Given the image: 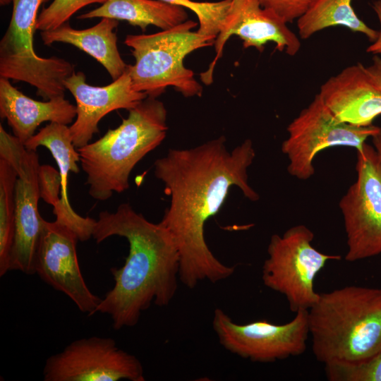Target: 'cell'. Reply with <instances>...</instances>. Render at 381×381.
<instances>
[{
	"label": "cell",
	"instance_id": "obj_15",
	"mask_svg": "<svg viewBox=\"0 0 381 381\" xmlns=\"http://www.w3.org/2000/svg\"><path fill=\"white\" fill-rule=\"evenodd\" d=\"M318 94L330 111L346 123L368 126L381 114V90L361 64L329 78Z\"/></svg>",
	"mask_w": 381,
	"mask_h": 381
},
{
	"label": "cell",
	"instance_id": "obj_19",
	"mask_svg": "<svg viewBox=\"0 0 381 381\" xmlns=\"http://www.w3.org/2000/svg\"><path fill=\"white\" fill-rule=\"evenodd\" d=\"M118 25L117 20L102 18L91 28L78 30L67 22L54 30L41 31L40 36L46 45L62 42L83 51L97 60L114 80L128 67L118 49L117 35L114 31Z\"/></svg>",
	"mask_w": 381,
	"mask_h": 381
},
{
	"label": "cell",
	"instance_id": "obj_25",
	"mask_svg": "<svg viewBox=\"0 0 381 381\" xmlns=\"http://www.w3.org/2000/svg\"><path fill=\"white\" fill-rule=\"evenodd\" d=\"M330 381H381V353L361 363L325 366Z\"/></svg>",
	"mask_w": 381,
	"mask_h": 381
},
{
	"label": "cell",
	"instance_id": "obj_2",
	"mask_svg": "<svg viewBox=\"0 0 381 381\" xmlns=\"http://www.w3.org/2000/svg\"><path fill=\"white\" fill-rule=\"evenodd\" d=\"M113 236L126 238L129 252L121 268L111 270L114 285L97 313L109 315L118 330L136 325L152 303L159 307L170 303L178 288L180 258L169 231L128 203L121 204L114 212L99 214L92 238L99 243Z\"/></svg>",
	"mask_w": 381,
	"mask_h": 381
},
{
	"label": "cell",
	"instance_id": "obj_24",
	"mask_svg": "<svg viewBox=\"0 0 381 381\" xmlns=\"http://www.w3.org/2000/svg\"><path fill=\"white\" fill-rule=\"evenodd\" d=\"M107 0H54L38 15L36 30H54L67 23L83 7L92 4H104Z\"/></svg>",
	"mask_w": 381,
	"mask_h": 381
},
{
	"label": "cell",
	"instance_id": "obj_9",
	"mask_svg": "<svg viewBox=\"0 0 381 381\" xmlns=\"http://www.w3.org/2000/svg\"><path fill=\"white\" fill-rule=\"evenodd\" d=\"M0 158L10 162L18 173L15 188V236L9 271L35 273L38 243L45 220L38 210L41 198L39 184L40 164L36 151L25 148L16 136L0 124Z\"/></svg>",
	"mask_w": 381,
	"mask_h": 381
},
{
	"label": "cell",
	"instance_id": "obj_8",
	"mask_svg": "<svg viewBox=\"0 0 381 381\" xmlns=\"http://www.w3.org/2000/svg\"><path fill=\"white\" fill-rule=\"evenodd\" d=\"M357 155V179L339 204L348 262L381 254V159L375 147L366 143Z\"/></svg>",
	"mask_w": 381,
	"mask_h": 381
},
{
	"label": "cell",
	"instance_id": "obj_18",
	"mask_svg": "<svg viewBox=\"0 0 381 381\" xmlns=\"http://www.w3.org/2000/svg\"><path fill=\"white\" fill-rule=\"evenodd\" d=\"M0 116L7 120L13 135L25 144L42 123H73L76 107L65 96L35 100L13 86L8 79L0 77Z\"/></svg>",
	"mask_w": 381,
	"mask_h": 381
},
{
	"label": "cell",
	"instance_id": "obj_12",
	"mask_svg": "<svg viewBox=\"0 0 381 381\" xmlns=\"http://www.w3.org/2000/svg\"><path fill=\"white\" fill-rule=\"evenodd\" d=\"M78 238L68 226L45 220L38 243L35 269L40 279L67 295L80 311L91 316L102 299L87 286L80 270L76 244Z\"/></svg>",
	"mask_w": 381,
	"mask_h": 381
},
{
	"label": "cell",
	"instance_id": "obj_26",
	"mask_svg": "<svg viewBox=\"0 0 381 381\" xmlns=\"http://www.w3.org/2000/svg\"><path fill=\"white\" fill-rule=\"evenodd\" d=\"M316 0H259L262 6L273 11L286 23L301 17Z\"/></svg>",
	"mask_w": 381,
	"mask_h": 381
},
{
	"label": "cell",
	"instance_id": "obj_10",
	"mask_svg": "<svg viewBox=\"0 0 381 381\" xmlns=\"http://www.w3.org/2000/svg\"><path fill=\"white\" fill-rule=\"evenodd\" d=\"M212 327L226 350L258 363L303 354L310 335L307 310L297 311L291 321L282 325L266 320L238 324L218 308L214 312Z\"/></svg>",
	"mask_w": 381,
	"mask_h": 381
},
{
	"label": "cell",
	"instance_id": "obj_27",
	"mask_svg": "<svg viewBox=\"0 0 381 381\" xmlns=\"http://www.w3.org/2000/svg\"><path fill=\"white\" fill-rule=\"evenodd\" d=\"M39 184L41 198L53 207H56L61 200L60 173L50 165H40Z\"/></svg>",
	"mask_w": 381,
	"mask_h": 381
},
{
	"label": "cell",
	"instance_id": "obj_23",
	"mask_svg": "<svg viewBox=\"0 0 381 381\" xmlns=\"http://www.w3.org/2000/svg\"><path fill=\"white\" fill-rule=\"evenodd\" d=\"M192 11L197 16L200 34L217 37L224 24L231 0L200 2L193 0H159Z\"/></svg>",
	"mask_w": 381,
	"mask_h": 381
},
{
	"label": "cell",
	"instance_id": "obj_1",
	"mask_svg": "<svg viewBox=\"0 0 381 381\" xmlns=\"http://www.w3.org/2000/svg\"><path fill=\"white\" fill-rule=\"evenodd\" d=\"M255 157L251 140L231 151L222 135L190 149H170L154 163L155 176L162 181L170 204L160 223L171 234L179 253V280L189 289L202 281L224 280L235 272L218 260L205 239L207 221L220 210L230 188L257 201L250 186L248 169Z\"/></svg>",
	"mask_w": 381,
	"mask_h": 381
},
{
	"label": "cell",
	"instance_id": "obj_31",
	"mask_svg": "<svg viewBox=\"0 0 381 381\" xmlns=\"http://www.w3.org/2000/svg\"><path fill=\"white\" fill-rule=\"evenodd\" d=\"M377 86L381 90V76L379 78V79L377 80Z\"/></svg>",
	"mask_w": 381,
	"mask_h": 381
},
{
	"label": "cell",
	"instance_id": "obj_6",
	"mask_svg": "<svg viewBox=\"0 0 381 381\" xmlns=\"http://www.w3.org/2000/svg\"><path fill=\"white\" fill-rule=\"evenodd\" d=\"M313 232L303 224L273 234L267 246V258L262 268V283L283 295L291 311L308 310L320 293L314 289L317 274L326 263L339 260V255L323 253L312 244Z\"/></svg>",
	"mask_w": 381,
	"mask_h": 381
},
{
	"label": "cell",
	"instance_id": "obj_5",
	"mask_svg": "<svg viewBox=\"0 0 381 381\" xmlns=\"http://www.w3.org/2000/svg\"><path fill=\"white\" fill-rule=\"evenodd\" d=\"M198 25L187 20L156 33L126 37L124 44L135 58L127 69L135 91L157 98L173 87L186 97L202 95L201 85L183 61L195 50L214 45L216 38L193 31Z\"/></svg>",
	"mask_w": 381,
	"mask_h": 381
},
{
	"label": "cell",
	"instance_id": "obj_4",
	"mask_svg": "<svg viewBox=\"0 0 381 381\" xmlns=\"http://www.w3.org/2000/svg\"><path fill=\"white\" fill-rule=\"evenodd\" d=\"M167 111L157 98L147 97L128 110L126 119L99 139L78 148L88 193L97 200L129 188L135 166L167 135Z\"/></svg>",
	"mask_w": 381,
	"mask_h": 381
},
{
	"label": "cell",
	"instance_id": "obj_13",
	"mask_svg": "<svg viewBox=\"0 0 381 381\" xmlns=\"http://www.w3.org/2000/svg\"><path fill=\"white\" fill-rule=\"evenodd\" d=\"M236 35L243 41L244 48L254 47L260 52L272 42L276 49L294 56L301 48L297 35L287 23L270 9L261 6L259 0H231L224 24L214 41L216 56L208 69L201 73L206 85L213 80V72L221 58L226 41Z\"/></svg>",
	"mask_w": 381,
	"mask_h": 381
},
{
	"label": "cell",
	"instance_id": "obj_7",
	"mask_svg": "<svg viewBox=\"0 0 381 381\" xmlns=\"http://www.w3.org/2000/svg\"><path fill=\"white\" fill-rule=\"evenodd\" d=\"M288 138L282 144L287 157V170L299 179H309L315 173L313 160L322 150L346 146L362 150L368 138L381 134V128L356 126L339 121L325 106L319 94L289 124Z\"/></svg>",
	"mask_w": 381,
	"mask_h": 381
},
{
	"label": "cell",
	"instance_id": "obj_22",
	"mask_svg": "<svg viewBox=\"0 0 381 381\" xmlns=\"http://www.w3.org/2000/svg\"><path fill=\"white\" fill-rule=\"evenodd\" d=\"M18 173L7 160L0 158V276L10 268L15 236V188Z\"/></svg>",
	"mask_w": 381,
	"mask_h": 381
},
{
	"label": "cell",
	"instance_id": "obj_21",
	"mask_svg": "<svg viewBox=\"0 0 381 381\" xmlns=\"http://www.w3.org/2000/svg\"><path fill=\"white\" fill-rule=\"evenodd\" d=\"M352 0H316L309 9L297 20L300 37L308 39L315 33L334 26H343L364 34L373 42L378 31L368 27L355 13Z\"/></svg>",
	"mask_w": 381,
	"mask_h": 381
},
{
	"label": "cell",
	"instance_id": "obj_30",
	"mask_svg": "<svg viewBox=\"0 0 381 381\" xmlns=\"http://www.w3.org/2000/svg\"><path fill=\"white\" fill-rule=\"evenodd\" d=\"M13 0H0V5L5 6L10 3H12Z\"/></svg>",
	"mask_w": 381,
	"mask_h": 381
},
{
	"label": "cell",
	"instance_id": "obj_29",
	"mask_svg": "<svg viewBox=\"0 0 381 381\" xmlns=\"http://www.w3.org/2000/svg\"><path fill=\"white\" fill-rule=\"evenodd\" d=\"M373 147L381 159V134L372 138Z\"/></svg>",
	"mask_w": 381,
	"mask_h": 381
},
{
	"label": "cell",
	"instance_id": "obj_28",
	"mask_svg": "<svg viewBox=\"0 0 381 381\" xmlns=\"http://www.w3.org/2000/svg\"><path fill=\"white\" fill-rule=\"evenodd\" d=\"M372 7L379 19L380 29L377 40L367 48L366 52L377 55L381 54V0L375 1Z\"/></svg>",
	"mask_w": 381,
	"mask_h": 381
},
{
	"label": "cell",
	"instance_id": "obj_3",
	"mask_svg": "<svg viewBox=\"0 0 381 381\" xmlns=\"http://www.w3.org/2000/svg\"><path fill=\"white\" fill-rule=\"evenodd\" d=\"M308 313L312 351L325 366L356 365L381 353L380 288L320 293Z\"/></svg>",
	"mask_w": 381,
	"mask_h": 381
},
{
	"label": "cell",
	"instance_id": "obj_14",
	"mask_svg": "<svg viewBox=\"0 0 381 381\" xmlns=\"http://www.w3.org/2000/svg\"><path fill=\"white\" fill-rule=\"evenodd\" d=\"M64 84L76 102L75 120L69 129L77 149L89 143L93 135L99 132L98 124L107 114L121 109L128 111L147 97L133 88L128 69L105 86L87 84L85 75L81 71H74Z\"/></svg>",
	"mask_w": 381,
	"mask_h": 381
},
{
	"label": "cell",
	"instance_id": "obj_16",
	"mask_svg": "<svg viewBox=\"0 0 381 381\" xmlns=\"http://www.w3.org/2000/svg\"><path fill=\"white\" fill-rule=\"evenodd\" d=\"M26 149L36 151L40 146L47 147L58 165L61 179L60 202L53 207L56 220L71 229L78 240L86 241L92 237L96 223L95 219L81 217L72 208L68 198V176L69 172L80 171L78 162L80 154L74 146L69 127L51 122L41 128L25 144Z\"/></svg>",
	"mask_w": 381,
	"mask_h": 381
},
{
	"label": "cell",
	"instance_id": "obj_11",
	"mask_svg": "<svg viewBox=\"0 0 381 381\" xmlns=\"http://www.w3.org/2000/svg\"><path fill=\"white\" fill-rule=\"evenodd\" d=\"M44 381H145L139 359L109 337L77 339L49 356L43 369Z\"/></svg>",
	"mask_w": 381,
	"mask_h": 381
},
{
	"label": "cell",
	"instance_id": "obj_20",
	"mask_svg": "<svg viewBox=\"0 0 381 381\" xmlns=\"http://www.w3.org/2000/svg\"><path fill=\"white\" fill-rule=\"evenodd\" d=\"M108 18L124 20L145 32L149 25L162 30L188 20L185 8L159 0H107L98 8L78 16L80 20Z\"/></svg>",
	"mask_w": 381,
	"mask_h": 381
},
{
	"label": "cell",
	"instance_id": "obj_17",
	"mask_svg": "<svg viewBox=\"0 0 381 381\" xmlns=\"http://www.w3.org/2000/svg\"><path fill=\"white\" fill-rule=\"evenodd\" d=\"M50 0H13L8 27L0 41V67L12 79L38 75L47 66V58L38 56L33 47L37 12Z\"/></svg>",
	"mask_w": 381,
	"mask_h": 381
}]
</instances>
